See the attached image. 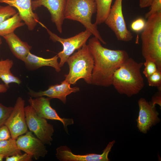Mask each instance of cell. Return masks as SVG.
Masks as SVG:
<instances>
[{
    "label": "cell",
    "instance_id": "cell-1",
    "mask_svg": "<svg viewBox=\"0 0 161 161\" xmlns=\"http://www.w3.org/2000/svg\"><path fill=\"white\" fill-rule=\"evenodd\" d=\"M100 42L94 36L88 41V45L94 61L92 84L109 87L112 85L115 71L129 57L126 51L109 49L103 47Z\"/></svg>",
    "mask_w": 161,
    "mask_h": 161
},
{
    "label": "cell",
    "instance_id": "cell-2",
    "mask_svg": "<svg viewBox=\"0 0 161 161\" xmlns=\"http://www.w3.org/2000/svg\"><path fill=\"white\" fill-rule=\"evenodd\" d=\"M143 65L129 58L115 71L112 85L120 94L129 97L138 93L143 88L144 83L141 73Z\"/></svg>",
    "mask_w": 161,
    "mask_h": 161
},
{
    "label": "cell",
    "instance_id": "cell-3",
    "mask_svg": "<svg viewBox=\"0 0 161 161\" xmlns=\"http://www.w3.org/2000/svg\"><path fill=\"white\" fill-rule=\"evenodd\" d=\"M147 19L141 35L142 54L145 60L154 62L161 71V12Z\"/></svg>",
    "mask_w": 161,
    "mask_h": 161
},
{
    "label": "cell",
    "instance_id": "cell-4",
    "mask_svg": "<svg viewBox=\"0 0 161 161\" xmlns=\"http://www.w3.org/2000/svg\"><path fill=\"white\" fill-rule=\"evenodd\" d=\"M96 11V4L94 0H67L64 18L79 22L101 42L106 44L97 25L92 22V16Z\"/></svg>",
    "mask_w": 161,
    "mask_h": 161
},
{
    "label": "cell",
    "instance_id": "cell-5",
    "mask_svg": "<svg viewBox=\"0 0 161 161\" xmlns=\"http://www.w3.org/2000/svg\"><path fill=\"white\" fill-rule=\"evenodd\" d=\"M66 62L69 70L68 74L65 75V80L70 84H75L79 80L83 79L87 83L92 84L94 61L88 45L84 44L72 54Z\"/></svg>",
    "mask_w": 161,
    "mask_h": 161
},
{
    "label": "cell",
    "instance_id": "cell-6",
    "mask_svg": "<svg viewBox=\"0 0 161 161\" xmlns=\"http://www.w3.org/2000/svg\"><path fill=\"white\" fill-rule=\"evenodd\" d=\"M28 128L45 145H51L54 131L53 126L46 119L39 116L30 105L24 107Z\"/></svg>",
    "mask_w": 161,
    "mask_h": 161
},
{
    "label": "cell",
    "instance_id": "cell-7",
    "mask_svg": "<svg viewBox=\"0 0 161 161\" xmlns=\"http://www.w3.org/2000/svg\"><path fill=\"white\" fill-rule=\"evenodd\" d=\"M43 27L46 29L50 38L53 42H58L63 46L62 50L57 55L60 59L59 63L60 67L63 66L68 58L76 50L79 49L86 44L87 40L92 35L90 32L86 30L72 37L63 38L52 32L44 25Z\"/></svg>",
    "mask_w": 161,
    "mask_h": 161
},
{
    "label": "cell",
    "instance_id": "cell-8",
    "mask_svg": "<svg viewBox=\"0 0 161 161\" xmlns=\"http://www.w3.org/2000/svg\"><path fill=\"white\" fill-rule=\"evenodd\" d=\"M122 0H115L104 23L114 33L117 39L129 42L133 35L126 27L122 11Z\"/></svg>",
    "mask_w": 161,
    "mask_h": 161
},
{
    "label": "cell",
    "instance_id": "cell-9",
    "mask_svg": "<svg viewBox=\"0 0 161 161\" xmlns=\"http://www.w3.org/2000/svg\"><path fill=\"white\" fill-rule=\"evenodd\" d=\"M25 103L21 97L17 98L13 111L4 124L10 131L11 138L14 139L16 140L28 131L24 112Z\"/></svg>",
    "mask_w": 161,
    "mask_h": 161
},
{
    "label": "cell",
    "instance_id": "cell-10",
    "mask_svg": "<svg viewBox=\"0 0 161 161\" xmlns=\"http://www.w3.org/2000/svg\"><path fill=\"white\" fill-rule=\"evenodd\" d=\"M52 99L47 97H40L33 98L30 97L28 100L30 105L39 117L46 119L58 120L63 124L65 131L68 134L67 126L73 124L72 118H61L58 115L56 110L50 105Z\"/></svg>",
    "mask_w": 161,
    "mask_h": 161
},
{
    "label": "cell",
    "instance_id": "cell-11",
    "mask_svg": "<svg viewBox=\"0 0 161 161\" xmlns=\"http://www.w3.org/2000/svg\"><path fill=\"white\" fill-rule=\"evenodd\" d=\"M115 142V140L109 142L101 154H75L68 147L62 145L56 148V156L60 161H109L108 154Z\"/></svg>",
    "mask_w": 161,
    "mask_h": 161
},
{
    "label": "cell",
    "instance_id": "cell-12",
    "mask_svg": "<svg viewBox=\"0 0 161 161\" xmlns=\"http://www.w3.org/2000/svg\"><path fill=\"white\" fill-rule=\"evenodd\" d=\"M67 0H32V7L33 11L42 6L46 7L50 13L51 21L55 24L58 31L62 33Z\"/></svg>",
    "mask_w": 161,
    "mask_h": 161
},
{
    "label": "cell",
    "instance_id": "cell-13",
    "mask_svg": "<svg viewBox=\"0 0 161 161\" xmlns=\"http://www.w3.org/2000/svg\"><path fill=\"white\" fill-rule=\"evenodd\" d=\"M138 104L139 111L136 120L137 127L141 132L146 134L151 127L160 122L159 113L155 105H153L151 102H148L144 98H140Z\"/></svg>",
    "mask_w": 161,
    "mask_h": 161
},
{
    "label": "cell",
    "instance_id": "cell-14",
    "mask_svg": "<svg viewBox=\"0 0 161 161\" xmlns=\"http://www.w3.org/2000/svg\"><path fill=\"white\" fill-rule=\"evenodd\" d=\"M25 134L19 136L16 139L18 148L32 155L36 160L44 157L48 153L45 144L34 136L30 131H27Z\"/></svg>",
    "mask_w": 161,
    "mask_h": 161
},
{
    "label": "cell",
    "instance_id": "cell-15",
    "mask_svg": "<svg viewBox=\"0 0 161 161\" xmlns=\"http://www.w3.org/2000/svg\"><path fill=\"white\" fill-rule=\"evenodd\" d=\"M32 0H0V3L7 4L16 8L19 16L29 30H34L38 23H40L37 14L33 12Z\"/></svg>",
    "mask_w": 161,
    "mask_h": 161
},
{
    "label": "cell",
    "instance_id": "cell-16",
    "mask_svg": "<svg viewBox=\"0 0 161 161\" xmlns=\"http://www.w3.org/2000/svg\"><path fill=\"white\" fill-rule=\"evenodd\" d=\"M70 84L65 80L61 82L60 84L49 86L48 89L44 91L35 92L29 89L28 94L32 97L36 98L46 96L52 98H57L63 103L66 102L67 96L72 92H76L80 90L79 87H71Z\"/></svg>",
    "mask_w": 161,
    "mask_h": 161
},
{
    "label": "cell",
    "instance_id": "cell-17",
    "mask_svg": "<svg viewBox=\"0 0 161 161\" xmlns=\"http://www.w3.org/2000/svg\"><path fill=\"white\" fill-rule=\"evenodd\" d=\"M8 44L13 54L23 61L31 50L32 47L22 41L14 32L3 37Z\"/></svg>",
    "mask_w": 161,
    "mask_h": 161
},
{
    "label": "cell",
    "instance_id": "cell-18",
    "mask_svg": "<svg viewBox=\"0 0 161 161\" xmlns=\"http://www.w3.org/2000/svg\"><path fill=\"white\" fill-rule=\"evenodd\" d=\"M58 58L56 55L52 58H45L34 55L30 52L23 62L26 68L30 71L35 70L44 66H49L59 72L61 69L58 62Z\"/></svg>",
    "mask_w": 161,
    "mask_h": 161
},
{
    "label": "cell",
    "instance_id": "cell-19",
    "mask_svg": "<svg viewBox=\"0 0 161 161\" xmlns=\"http://www.w3.org/2000/svg\"><path fill=\"white\" fill-rule=\"evenodd\" d=\"M13 65V61L9 59L0 61V79L8 88H9V84L10 83H14L19 85L21 83L20 79L11 72V69Z\"/></svg>",
    "mask_w": 161,
    "mask_h": 161
},
{
    "label": "cell",
    "instance_id": "cell-20",
    "mask_svg": "<svg viewBox=\"0 0 161 161\" xmlns=\"http://www.w3.org/2000/svg\"><path fill=\"white\" fill-rule=\"evenodd\" d=\"M18 13L0 24V36L3 37L14 32L17 28L25 24Z\"/></svg>",
    "mask_w": 161,
    "mask_h": 161
},
{
    "label": "cell",
    "instance_id": "cell-21",
    "mask_svg": "<svg viewBox=\"0 0 161 161\" xmlns=\"http://www.w3.org/2000/svg\"><path fill=\"white\" fill-rule=\"evenodd\" d=\"M97 6L96 21L97 25L104 23L109 12L113 0H94Z\"/></svg>",
    "mask_w": 161,
    "mask_h": 161
},
{
    "label": "cell",
    "instance_id": "cell-22",
    "mask_svg": "<svg viewBox=\"0 0 161 161\" xmlns=\"http://www.w3.org/2000/svg\"><path fill=\"white\" fill-rule=\"evenodd\" d=\"M21 151L17 145L16 139L10 138L0 141V154L3 155L5 158L21 154Z\"/></svg>",
    "mask_w": 161,
    "mask_h": 161
},
{
    "label": "cell",
    "instance_id": "cell-23",
    "mask_svg": "<svg viewBox=\"0 0 161 161\" xmlns=\"http://www.w3.org/2000/svg\"><path fill=\"white\" fill-rule=\"evenodd\" d=\"M16 13L15 9L9 5L6 6L0 5V24Z\"/></svg>",
    "mask_w": 161,
    "mask_h": 161
},
{
    "label": "cell",
    "instance_id": "cell-24",
    "mask_svg": "<svg viewBox=\"0 0 161 161\" xmlns=\"http://www.w3.org/2000/svg\"><path fill=\"white\" fill-rule=\"evenodd\" d=\"M147 78L149 86L156 87L158 89H161V71L158 70Z\"/></svg>",
    "mask_w": 161,
    "mask_h": 161
},
{
    "label": "cell",
    "instance_id": "cell-25",
    "mask_svg": "<svg viewBox=\"0 0 161 161\" xmlns=\"http://www.w3.org/2000/svg\"><path fill=\"white\" fill-rule=\"evenodd\" d=\"M13 109V107L6 106L0 103V127L4 125Z\"/></svg>",
    "mask_w": 161,
    "mask_h": 161
},
{
    "label": "cell",
    "instance_id": "cell-26",
    "mask_svg": "<svg viewBox=\"0 0 161 161\" xmlns=\"http://www.w3.org/2000/svg\"><path fill=\"white\" fill-rule=\"evenodd\" d=\"M143 63L145 68L143 73L145 77L147 78L158 69L156 64L153 61L149 60H145Z\"/></svg>",
    "mask_w": 161,
    "mask_h": 161
},
{
    "label": "cell",
    "instance_id": "cell-27",
    "mask_svg": "<svg viewBox=\"0 0 161 161\" xmlns=\"http://www.w3.org/2000/svg\"><path fill=\"white\" fill-rule=\"evenodd\" d=\"M33 157L32 155L25 153L22 154H17L6 157V161H32Z\"/></svg>",
    "mask_w": 161,
    "mask_h": 161
},
{
    "label": "cell",
    "instance_id": "cell-28",
    "mask_svg": "<svg viewBox=\"0 0 161 161\" xmlns=\"http://www.w3.org/2000/svg\"><path fill=\"white\" fill-rule=\"evenodd\" d=\"M150 7L149 11L145 15V17L146 19L153 14L161 12V0H153Z\"/></svg>",
    "mask_w": 161,
    "mask_h": 161
},
{
    "label": "cell",
    "instance_id": "cell-29",
    "mask_svg": "<svg viewBox=\"0 0 161 161\" xmlns=\"http://www.w3.org/2000/svg\"><path fill=\"white\" fill-rule=\"evenodd\" d=\"M146 21L144 19L139 18L132 22L131 28L132 30L135 32H140L143 30Z\"/></svg>",
    "mask_w": 161,
    "mask_h": 161
},
{
    "label": "cell",
    "instance_id": "cell-30",
    "mask_svg": "<svg viewBox=\"0 0 161 161\" xmlns=\"http://www.w3.org/2000/svg\"><path fill=\"white\" fill-rule=\"evenodd\" d=\"M11 138L10 133L5 125L0 127V141Z\"/></svg>",
    "mask_w": 161,
    "mask_h": 161
},
{
    "label": "cell",
    "instance_id": "cell-31",
    "mask_svg": "<svg viewBox=\"0 0 161 161\" xmlns=\"http://www.w3.org/2000/svg\"><path fill=\"white\" fill-rule=\"evenodd\" d=\"M161 89H158V92L152 97V102L154 105L158 104L161 106Z\"/></svg>",
    "mask_w": 161,
    "mask_h": 161
},
{
    "label": "cell",
    "instance_id": "cell-32",
    "mask_svg": "<svg viewBox=\"0 0 161 161\" xmlns=\"http://www.w3.org/2000/svg\"><path fill=\"white\" fill-rule=\"evenodd\" d=\"M153 0H139V5L141 8L150 7Z\"/></svg>",
    "mask_w": 161,
    "mask_h": 161
},
{
    "label": "cell",
    "instance_id": "cell-33",
    "mask_svg": "<svg viewBox=\"0 0 161 161\" xmlns=\"http://www.w3.org/2000/svg\"><path fill=\"white\" fill-rule=\"evenodd\" d=\"M8 89L4 84H0V93L6 92L7 91Z\"/></svg>",
    "mask_w": 161,
    "mask_h": 161
},
{
    "label": "cell",
    "instance_id": "cell-34",
    "mask_svg": "<svg viewBox=\"0 0 161 161\" xmlns=\"http://www.w3.org/2000/svg\"><path fill=\"white\" fill-rule=\"evenodd\" d=\"M4 158H5V157L3 155L0 154V161H3Z\"/></svg>",
    "mask_w": 161,
    "mask_h": 161
},
{
    "label": "cell",
    "instance_id": "cell-35",
    "mask_svg": "<svg viewBox=\"0 0 161 161\" xmlns=\"http://www.w3.org/2000/svg\"><path fill=\"white\" fill-rule=\"evenodd\" d=\"M2 43V39L1 37H0V49L1 48V46Z\"/></svg>",
    "mask_w": 161,
    "mask_h": 161
}]
</instances>
